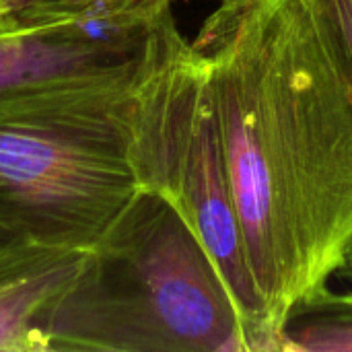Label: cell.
<instances>
[{
  "instance_id": "obj_1",
  "label": "cell",
  "mask_w": 352,
  "mask_h": 352,
  "mask_svg": "<svg viewBox=\"0 0 352 352\" xmlns=\"http://www.w3.org/2000/svg\"><path fill=\"white\" fill-rule=\"evenodd\" d=\"M192 45L212 80L245 256L280 328L352 254V70L314 0H221Z\"/></svg>"
},
{
  "instance_id": "obj_2",
  "label": "cell",
  "mask_w": 352,
  "mask_h": 352,
  "mask_svg": "<svg viewBox=\"0 0 352 352\" xmlns=\"http://www.w3.org/2000/svg\"><path fill=\"white\" fill-rule=\"evenodd\" d=\"M47 336L52 352H250L206 248L171 202L146 190L91 248Z\"/></svg>"
},
{
  "instance_id": "obj_3",
  "label": "cell",
  "mask_w": 352,
  "mask_h": 352,
  "mask_svg": "<svg viewBox=\"0 0 352 352\" xmlns=\"http://www.w3.org/2000/svg\"><path fill=\"white\" fill-rule=\"evenodd\" d=\"M124 144L140 190L171 202L217 264L239 309L250 352H280L248 264L208 64L179 33L173 14L148 35L138 56Z\"/></svg>"
},
{
  "instance_id": "obj_4",
  "label": "cell",
  "mask_w": 352,
  "mask_h": 352,
  "mask_svg": "<svg viewBox=\"0 0 352 352\" xmlns=\"http://www.w3.org/2000/svg\"><path fill=\"white\" fill-rule=\"evenodd\" d=\"M138 192L124 130L0 124V219L35 245L91 250Z\"/></svg>"
},
{
  "instance_id": "obj_5",
  "label": "cell",
  "mask_w": 352,
  "mask_h": 352,
  "mask_svg": "<svg viewBox=\"0 0 352 352\" xmlns=\"http://www.w3.org/2000/svg\"><path fill=\"white\" fill-rule=\"evenodd\" d=\"M140 50L91 35L0 39V124L111 126Z\"/></svg>"
},
{
  "instance_id": "obj_6",
  "label": "cell",
  "mask_w": 352,
  "mask_h": 352,
  "mask_svg": "<svg viewBox=\"0 0 352 352\" xmlns=\"http://www.w3.org/2000/svg\"><path fill=\"white\" fill-rule=\"evenodd\" d=\"M175 0H0V39L91 35L132 50L169 16Z\"/></svg>"
},
{
  "instance_id": "obj_7",
  "label": "cell",
  "mask_w": 352,
  "mask_h": 352,
  "mask_svg": "<svg viewBox=\"0 0 352 352\" xmlns=\"http://www.w3.org/2000/svg\"><path fill=\"white\" fill-rule=\"evenodd\" d=\"M91 250H39L0 272V352H52L47 322Z\"/></svg>"
},
{
  "instance_id": "obj_8",
  "label": "cell",
  "mask_w": 352,
  "mask_h": 352,
  "mask_svg": "<svg viewBox=\"0 0 352 352\" xmlns=\"http://www.w3.org/2000/svg\"><path fill=\"white\" fill-rule=\"evenodd\" d=\"M280 352H352V291L324 287L291 307Z\"/></svg>"
},
{
  "instance_id": "obj_9",
  "label": "cell",
  "mask_w": 352,
  "mask_h": 352,
  "mask_svg": "<svg viewBox=\"0 0 352 352\" xmlns=\"http://www.w3.org/2000/svg\"><path fill=\"white\" fill-rule=\"evenodd\" d=\"M314 6L352 70V0H314Z\"/></svg>"
},
{
  "instance_id": "obj_10",
  "label": "cell",
  "mask_w": 352,
  "mask_h": 352,
  "mask_svg": "<svg viewBox=\"0 0 352 352\" xmlns=\"http://www.w3.org/2000/svg\"><path fill=\"white\" fill-rule=\"evenodd\" d=\"M37 250H41V245L27 241L25 237H21L19 231H14L8 223H4L0 219V272L10 268L12 264L33 256Z\"/></svg>"
},
{
  "instance_id": "obj_11",
  "label": "cell",
  "mask_w": 352,
  "mask_h": 352,
  "mask_svg": "<svg viewBox=\"0 0 352 352\" xmlns=\"http://www.w3.org/2000/svg\"><path fill=\"white\" fill-rule=\"evenodd\" d=\"M342 276H346L349 280H352V254L351 258H349V262H346V266L342 268V272H340Z\"/></svg>"
}]
</instances>
